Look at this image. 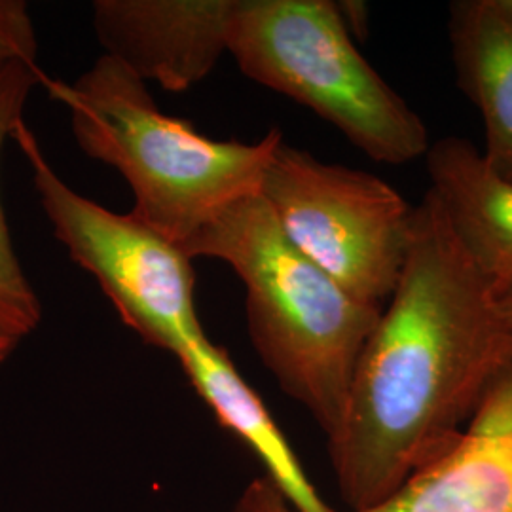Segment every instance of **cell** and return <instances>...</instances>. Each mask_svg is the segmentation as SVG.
<instances>
[{"label": "cell", "instance_id": "1", "mask_svg": "<svg viewBox=\"0 0 512 512\" xmlns=\"http://www.w3.org/2000/svg\"><path fill=\"white\" fill-rule=\"evenodd\" d=\"M511 368L512 329L499 298L427 192L329 439L349 511L382 501L450 450Z\"/></svg>", "mask_w": 512, "mask_h": 512}, {"label": "cell", "instance_id": "2", "mask_svg": "<svg viewBox=\"0 0 512 512\" xmlns=\"http://www.w3.org/2000/svg\"><path fill=\"white\" fill-rule=\"evenodd\" d=\"M183 251L192 260H222L239 275L260 361L330 439L344 416L355 366L384 310L349 296L302 255L258 194L222 211Z\"/></svg>", "mask_w": 512, "mask_h": 512}, {"label": "cell", "instance_id": "3", "mask_svg": "<svg viewBox=\"0 0 512 512\" xmlns=\"http://www.w3.org/2000/svg\"><path fill=\"white\" fill-rule=\"evenodd\" d=\"M65 105L74 141L116 169L135 196L131 215L183 249L230 205L255 196L283 139L270 129L258 143L215 141L158 109L147 82L101 55L74 82H44Z\"/></svg>", "mask_w": 512, "mask_h": 512}, {"label": "cell", "instance_id": "4", "mask_svg": "<svg viewBox=\"0 0 512 512\" xmlns=\"http://www.w3.org/2000/svg\"><path fill=\"white\" fill-rule=\"evenodd\" d=\"M228 54L256 84L291 97L374 162L403 165L431 147L420 114L357 50L330 0H236Z\"/></svg>", "mask_w": 512, "mask_h": 512}, {"label": "cell", "instance_id": "5", "mask_svg": "<svg viewBox=\"0 0 512 512\" xmlns=\"http://www.w3.org/2000/svg\"><path fill=\"white\" fill-rule=\"evenodd\" d=\"M258 196L302 255L349 296L384 310L403 272L416 209L391 184L281 139Z\"/></svg>", "mask_w": 512, "mask_h": 512}, {"label": "cell", "instance_id": "6", "mask_svg": "<svg viewBox=\"0 0 512 512\" xmlns=\"http://www.w3.org/2000/svg\"><path fill=\"white\" fill-rule=\"evenodd\" d=\"M12 139L31 165L33 184L54 236L74 264L93 275L129 329L177 355L205 334L198 319L192 258L135 215H120L65 183L21 120Z\"/></svg>", "mask_w": 512, "mask_h": 512}, {"label": "cell", "instance_id": "7", "mask_svg": "<svg viewBox=\"0 0 512 512\" xmlns=\"http://www.w3.org/2000/svg\"><path fill=\"white\" fill-rule=\"evenodd\" d=\"M236 0H97L93 29L105 54L167 92L200 84L228 54Z\"/></svg>", "mask_w": 512, "mask_h": 512}, {"label": "cell", "instance_id": "8", "mask_svg": "<svg viewBox=\"0 0 512 512\" xmlns=\"http://www.w3.org/2000/svg\"><path fill=\"white\" fill-rule=\"evenodd\" d=\"M232 512H296L274 482L253 480ZM349 512H512V431L469 423L458 442L382 501Z\"/></svg>", "mask_w": 512, "mask_h": 512}, {"label": "cell", "instance_id": "9", "mask_svg": "<svg viewBox=\"0 0 512 512\" xmlns=\"http://www.w3.org/2000/svg\"><path fill=\"white\" fill-rule=\"evenodd\" d=\"M429 192L495 296L512 289V179L465 139L444 137L427 154Z\"/></svg>", "mask_w": 512, "mask_h": 512}, {"label": "cell", "instance_id": "10", "mask_svg": "<svg viewBox=\"0 0 512 512\" xmlns=\"http://www.w3.org/2000/svg\"><path fill=\"white\" fill-rule=\"evenodd\" d=\"M188 382L220 425L236 433L264 463L268 478L296 512H336L317 494L283 431L247 384L224 349L205 334L190 340L177 355Z\"/></svg>", "mask_w": 512, "mask_h": 512}, {"label": "cell", "instance_id": "11", "mask_svg": "<svg viewBox=\"0 0 512 512\" xmlns=\"http://www.w3.org/2000/svg\"><path fill=\"white\" fill-rule=\"evenodd\" d=\"M448 33L459 88L484 120V156L512 179V0L454 2Z\"/></svg>", "mask_w": 512, "mask_h": 512}, {"label": "cell", "instance_id": "12", "mask_svg": "<svg viewBox=\"0 0 512 512\" xmlns=\"http://www.w3.org/2000/svg\"><path fill=\"white\" fill-rule=\"evenodd\" d=\"M46 76L38 65L23 61L0 63V158L14 129L23 120L27 99ZM42 321V304L37 291L19 262L6 213L0 200V323L16 330L23 338L38 329Z\"/></svg>", "mask_w": 512, "mask_h": 512}, {"label": "cell", "instance_id": "13", "mask_svg": "<svg viewBox=\"0 0 512 512\" xmlns=\"http://www.w3.org/2000/svg\"><path fill=\"white\" fill-rule=\"evenodd\" d=\"M38 40L29 8L21 0H0V63L37 65Z\"/></svg>", "mask_w": 512, "mask_h": 512}, {"label": "cell", "instance_id": "14", "mask_svg": "<svg viewBox=\"0 0 512 512\" xmlns=\"http://www.w3.org/2000/svg\"><path fill=\"white\" fill-rule=\"evenodd\" d=\"M336 6L351 38H365L368 33V8L365 2L344 0V2H336Z\"/></svg>", "mask_w": 512, "mask_h": 512}, {"label": "cell", "instance_id": "15", "mask_svg": "<svg viewBox=\"0 0 512 512\" xmlns=\"http://www.w3.org/2000/svg\"><path fill=\"white\" fill-rule=\"evenodd\" d=\"M25 338L10 327H6L4 323H0V366L4 365L12 353L19 348V344L23 342Z\"/></svg>", "mask_w": 512, "mask_h": 512}, {"label": "cell", "instance_id": "16", "mask_svg": "<svg viewBox=\"0 0 512 512\" xmlns=\"http://www.w3.org/2000/svg\"><path fill=\"white\" fill-rule=\"evenodd\" d=\"M499 306H501V311H503V315H505V319H507V323L512 329V289L503 296H499Z\"/></svg>", "mask_w": 512, "mask_h": 512}]
</instances>
